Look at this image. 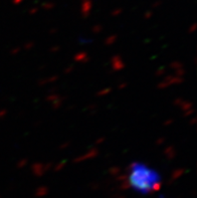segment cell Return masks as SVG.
I'll use <instances>...</instances> for the list:
<instances>
[{
    "label": "cell",
    "mask_w": 197,
    "mask_h": 198,
    "mask_svg": "<svg viewBox=\"0 0 197 198\" xmlns=\"http://www.w3.org/2000/svg\"><path fill=\"white\" fill-rule=\"evenodd\" d=\"M128 184L136 192L142 194L156 192L161 186V177L155 169L136 162L129 169Z\"/></svg>",
    "instance_id": "6da1fadb"
}]
</instances>
